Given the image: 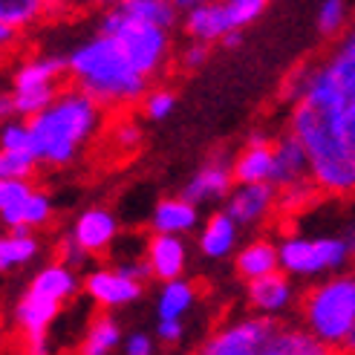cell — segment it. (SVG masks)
<instances>
[{
  "label": "cell",
  "mask_w": 355,
  "mask_h": 355,
  "mask_svg": "<svg viewBox=\"0 0 355 355\" xmlns=\"http://www.w3.org/2000/svg\"><path fill=\"white\" fill-rule=\"evenodd\" d=\"M41 252L38 237L32 234V228H9V234L0 240V269L15 272L29 266Z\"/></svg>",
  "instance_id": "obj_26"
},
{
  "label": "cell",
  "mask_w": 355,
  "mask_h": 355,
  "mask_svg": "<svg viewBox=\"0 0 355 355\" xmlns=\"http://www.w3.org/2000/svg\"><path fill=\"white\" fill-rule=\"evenodd\" d=\"M116 6H121L130 17H136V21H148V24L165 26V29L180 26V21H182V12L173 0H121Z\"/></svg>",
  "instance_id": "obj_30"
},
{
  "label": "cell",
  "mask_w": 355,
  "mask_h": 355,
  "mask_svg": "<svg viewBox=\"0 0 355 355\" xmlns=\"http://www.w3.org/2000/svg\"><path fill=\"white\" fill-rule=\"evenodd\" d=\"M176 6H180V12H191V9H197V6H205V3H214V0H173Z\"/></svg>",
  "instance_id": "obj_45"
},
{
  "label": "cell",
  "mask_w": 355,
  "mask_h": 355,
  "mask_svg": "<svg viewBox=\"0 0 355 355\" xmlns=\"http://www.w3.org/2000/svg\"><path fill=\"white\" fill-rule=\"evenodd\" d=\"M90 3H96V6H116V3H121V0H90Z\"/></svg>",
  "instance_id": "obj_46"
},
{
  "label": "cell",
  "mask_w": 355,
  "mask_h": 355,
  "mask_svg": "<svg viewBox=\"0 0 355 355\" xmlns=\"http://www.w3.org/2000/svg\"><path fill=\"white\" fill-rule=\"evenodd\" d=\"M67 78L84 93H90L110 113L136 107L153 84L133 67L128 52L107 32H96L93 38L69 49Z\"/></svg>",
  "instance_id": "obj_3"
},
{
  "label": "cell",
  "mask_w": 355,
  "mask_h": 355,
  "mask_svg": "<svg viewBox=\"0 0 355 355\" xmlns=\"http://www.w3.org/2000/svg\"><path fill=\"white\" fill-rule=\"evenodd\" d=\"M245 300H248V309L252 312L280 321L283 315L297 309L300 297L295 289V277L286 269H277L263 277L245 280Z\"/></svg>",
  "instance_id": "obj_10"
},
{
  "label": "cell",
  "mask_w": 355,
  "mask_h": 355,
  "mask_svg": "<svg viewBox=\"0 0 355 355\" xmlns=\"http://www.w3.org/2000/svg\"><path fill=\"white\" fill-rule=\"evenodd\" d=\"M347 26V0H324L318 9V32L324 38H335Z\"/></svg>",
  "instance_id": "obj_36"
},
{
  "label": "cell",
  "mask_w": 355,
  "mask_h": 355,
  "mask_svg": "<svg viewBox=\"0 0 355 355\" xmlns=\"http://www.w3.org/2000/svg\"><path fill=\"white\" fill-rule=\"evenodd\" d=\"M243 44V29H234V32H228L225 38L220 41V46H225V49H234V46H240Z\"/></svg>",
  "instance_id": "obj_44"
},
{
  "label": "cell",
  "mask_w": 355,
  "mask_h": 355,
  "mask_svg": "<svg viewBox=\"0 0 355 355\" xmlns=\"http://www.w3.org/2000/svg\"><path fill=\"white\" fill-rule=\"evenodd\" d=\"M52 17V0H0V26L26 35Z\"/></svg>",
  "instance_id": "obj_25"
},
{
  "label": "cell",
  "mask_w": 355,
  "mask_h": 355,
  "mask_svg": "<svg viewBox=\"0 0 355 355\" xmlns=\"http://www.w3.org/2000/svg\"><path fill=\"white\" fill-rule=\"evenodd\" d=\"M318 200H324V191L318 188V182L312 176L297 180L292 185H283V188H277V217L286 220L295 214H304V211H309Z\"/></svg>",
  "instance_id": "obj_29"
},
{
  "label": "cell",
  "mask_w": 355,
  "mask_h": 355,
  "mask_svg": "<svg viewBox=\"0 0 355 355\" xmlns=\"http://www.w3.org/2000/svg\"><path fill=\"white\" fill-rule=\"evenodd\" d=\"M145 260L153 280H173L182 277L185 266H188V248L180 234H165V232H153L145 240Z\"/></svg>",
  "instance_id": "obj_14"
},
{
  "label": "cell",
  "mask_w": 355,
  "mask_h": 355,
  "mask_svg": "<svg viewBox=\"0 0 355 355\" xmlns=\"http://www.w3.org/2000/svg\"><path fill=\"white\" fill-rule=\"evenodd\" d=\"M318 58H312V61H300L297 67H292L289 73H286V78H283V87H280V96L286 98L289 104L292 101H297V98H304L306 93H309V87H312V81H315V73H318Z\"/></svg>",
  "instance_id": "obj_33"
},
{
  "label": "cell",
  "mask_w": 355,
  "mask_h": 355,
  "mask_svg": "<svg viewBox=\"0 0 355 355\" xmlns=\"http://www.w3.org/2000/svg\"><path fill=\"white\" fill-rule=\"evenodd\" d=\"M200 225V205L182 197H165L153 205L150 214V228L153 232H165V234H191Z\"/></svg>",
  "instance_id": "obj_19"
},
{
  "label": "cell",
  "mask_w": 355,
  "mask_h": 355,
  "mask_svg": "<svg viewBox=\"0 0 355 355\" xmlns=\"http://www.w3.org/2000/svg\"><path fill=\"white\" fill-rule=\"evenodd\" d=\"M139 107H141V113H145V119L162 121L176 107V93L171 90V87H150V90L145 93V98L139 101Z\"/></svg>",
  "instance_id": "obj_34"
},
{
  "label": "cell",
  "mask_w": 355,
  "mask_h": 355,
  "mask_svg": "<svg viewBox=\"0 0 355 355\" xmlns=\"http://www.w3.org/2000/svg\"><path fill=\"white\" fill-rule=\"evenodd\" d=\"M55 257L58 260H64V263H69L73 269H84L87 263H90V252H87L84 245H78V240L73 237V234H64L61 240H58V245H55Z\"/></svg>",
  "instance_id": "obj_39"
},
{
  "label": "cell",
  "mask_w": 355,
  "mask_h": 355,
  "mask_svg": "<svg viewBox=\"0 0 355 355\" xmlns=\"http://www.w3.org/2000/svg\"><path fill=\"white\" fill-rule=\"evenodd\" d=\"M104 141H107V148L116 150V156L128 159L130 153H136L141 148V128L133 121V116H128L124 110H119L110 121H107V136H104Z\"/></svg>",
  "instance_id": "obj_31"
},
{
  "label": "cell",
  "mask_w": 355,
  "mask_h": 355,
  "mask_svg": "<svg viewBox=\"0 0 355 355\" xmlns=\"http://www.w3.org/2000/svg\"><path fill=\"white\" fill-rule=\"evenodd\" d=\"M124 341H121L119 321H116L113 315H107V309H101L93 318V321H90V327H87L78 352H84V355H107V352H113Z\"/></svg>",
  "instance_id": "obj_27"
},
{
  "label": "cell",
  "mask_w": 355,
  "mask_h": 355,
  "mask_svg": "<svg viewBox=\"0 0 355 355\" xmlns=\"http://www.w3.org/2000/svg\"><path fill=\"white\" fill-rule=\"evenodd\" d=\"M234 182H272L275 176V139L252 133L243 150L232 159Z\"/></svg>",
  "instance_id": "obj_15"
},
{
  "label": "cell",
  "mask_w": 355,
  "mask_h": 355,
  "mask_svg": "<svg viewBox=\"0 0 355 355\" xmlns=\"http://www.w3.org/2000/svg\"><path fill=\"white\" fill-rule=\"evenodd\" d=\"M107 107L76 84H64L55 101L26 119L41 168H69L107 128Z\"/></svg>",
  "instance_id": "obj_2"
},
{
  "label": "cell",
  "mask_w": 355,
  "mask_h": 355,
  "mask_svg": "<svg viewBox=\"0 0 355 355\" xmlns=\"http://www.w3.org/2000/svg\"><path fill=\"white\" fill-rule=\"evenodd\" d=\"M275 327H277L275 318H266L257 312L245 318H234V321H228L211 332L202 341L200 352L202 355H266Z\"/></svg>",
  "instance_id": "obj_9"
},
{
  "label": "cell",
  "mask_w": 355,
  "mask_h": 355,
  "mask_svg": "<svg viewBox=\"0 0 355 355\" xmlns=\"http://www.w3.org/2000/svg\"><path fill=\"white\" fill-rule=\"evenodd\" d=\"M243 228H257L277 217V185L275 182H237L223 205Z\"/></svg>",
  "instance_id": "obj_11"
},
{
  "label": "cell",
  "mask_w": 355,
  "mask_h": 355,
  "mask_svg": "<svg viewBox=\"0 0 355 355\" xmlns=\"http://www.w3.org/2000/svg\"><path fill=\"white\" fill-rule=\"evenodd\" d=\"M180 26L185 32V38L205 41V44H220L228 32H234L232 26H228L223 0H214V3H205V6H197V9L185 12Z\"/></svg>",
  "instance_id": "obj_21"
},
{
  "label": "cell",
  "mask_w": 355,
  "mask_h": 355,
  "mask_svg": "<svg viewBox=\"0 0 355 355\" xmlns=\"http://www.w3.org/2000/svg\"><path fill=\"white\" fill-rule=\"evenodd\" d=\"M332 349L315 338V335L304 327V324H280L275 327L269 347H266V355H329Z\"/></svg>",
  "instance_id": "obj_23"
},
{
  "label": "cell",
  "mask_w": 355,
  "mask_h": 355,
  "mask_svg": "<svg viewBox=\"0 0 355 355\" xmlns=\"http://www.w3.org/2000/svg\"><path fill=\"white\" fill-rule=\"evenodd\" d=\"M69 234H73L78 240V245H84L93 257H98V254H107L110 245L119 240V223L107 208L93 205L76 217Z\"/></svg>",
  "instance_id": "obj_16"
},
{
  "label": "cell",
  "mask_w": 355,
  "mask_h": 355,
  "mask_svg": "<svg viewBox=\"0 0 355 355\" xmlns=\"http://www.w3.org/2000/svg\"><path fill=\"white\" fill-rule=\"evenodd\" d=\"M84 3H87V0H52V15H58V12H76Z\"/></svg>",
  "instance_id": "obj_43"
},
{
  "label": "cell",
  "mask_w": 355,
  "mask_h": 355,
  "mask_svg": "<svg viewBox=\"0 0 355 355\" xmlns=\"http://www.w3.org/2000/svg\"><path fill=\"white\" fill-rule=\"evenodd\" d=\"M197 306V286L182 277H173V280H165L162 289H159V297H156V315L159 318H182Z\"/></svg>",
  "instance_id": "obj_28"
},
{
  "label": "cell",
  "mask_w": 355,
  "mask_h": 355,
  "mask_svg": "<svg viewBox=\"0 0 355 355\" xmlns=\"http://www.w3.org/2000/svg\"><path fill=\"white\" fill-rule=\"evenodd\" d=\"M78 286H84V277L78 280L76 269L64 260H55L32 277V283L17 297L12 309L15 341L21 352L44 355L49 352V327L64 309L69 297H76Z\"/></svg>",
  "instance_id": "obj_4"
},
{
  "label": "cell",
  "mask_w": 355,
  "mask_h": 355,
  "mask_svg": "<svg viewBox=\"0 0 355 355\" xmlns=\"http://www.w3.org/2000/svg\"><path fill=\"white\" fill-rule=\"evenodd\" d=\"M352 260L355 252L344 234H329V237L286 234L280 240V269H286L292 277H327L335 272H344Z\"/></svg>",
  "instance_id": "obj_8"
},
{
  "label": "cell",
  "mask_w": 355,
  "mask_h": 355,
  "mask_svg": "<svg viewBox=\"0 0 355 355\" xmlns=\"http://www.w3.org/2000/svg\"><path fill=\"white\" fill-rule=\"evenodd\" d=\"M269 0H223V9L228 17V26L232 29H245L252 26L257 17L263 15Z\"/></svg>",
  "instance_id": "obj_35"
},
{
  "label": "cell",
  "mask_w": 355,
  "mask_h": 355,
  "mask_svg": "<svg viewBox=\"0 0 355 355\" xmlns=\"http://www.w3.org/2000/svg\"><path fill=\"white\" fill-rule=\"evenodd\" d=\"M234 171H232V159L214 153L208 162L191 176V182L185 185V197L193 200L200 208L202 205H217L225 202V197L234 188Z\"/></svg>",
  "instance_id": "obj_13"
},
{
  "label": "cell",
  "mask_w": 355,
  "mask_h": 355,
  "mask_svg": "<svg viewBox=\"0 0 355 355\" xmlns=\"http://www.w3.org/2000/svg\"><path fill=\"white\" fill-rule=\"evenodd\" d=\"M277 269H280V243L269 237H257L245 243L234 257V272L240 275V280H254Z\"/></svg>",
  "instance_id": "obj_22"
},
{
  "label": "cell",
  "mask_w": 355,
  "mask_h": 355,
  "mask_svg": "<svg viewBox=\"0 0 355 355\" xmlns=\"http://www.w3.org/2000/svg\"><path fill=\"white\" fill-rule=\"evenodd\" d=\"M306 176H312L309 153L304 148V141H300L292 130H286L283 136L275 139V176H272V182L277 188H283V185H292L297 180H306Z\"/></svg>",
  "instance_id": "obj_18"
},
{
  "label": "cell",
  "mask_w": 355,
  "mask_h": 355,
  "mask_svg": "<svg viewBox=\"0 0 355 355\" xmlns=\"http://www.w3.org/2000/svg\"><path fill=\"white\" fill-rule=\"evenodd\" d=\"M240 223L228 214V211H214L200 228V252L208 257V260H223L234 252L237 245V234H240Z\"/></svg>",
  "instance_id": "obj_20"
},
{
  "label": "cell",
  "mask_w": 355,
  "mask_h": 355,
  "mask_svg": "<svg viewBox=\"0 0 355 355\" xmlns=\"http://www.w3.org/2000/svg\"><path fill=\"white\" fill-rule=\"evenodd\" d=\"M156 335L148 332H130L124 338V355H153L156 352Z\"/></svg>",
  "instance_id": "obj_41"
},
{
  "label": "cell",
  "mask_w": 355,
  "mask_h": 355,
  "mask_svg": "<svg viewBox=\"0 0 355 355\" xmlns=\"http://www.w3.org/2000/svg\"><path fill=\"white\" fill-rule=\"evenodd\" d=\"M327 69L335 87V107H338V119H341V130L347 136V141L355 148V61L332 52L327 58Z\"/></svg>",
  "instance_id": "obj_17"
},
{
  "label": "cell",
  "mask_w": 355,
  "mask_h": 355,
  "mask_svg": "<svg viewBox=\"0 0 355 355\" xmlns=\"http://www.w3.org/2000/svg\"><path fill=\"white\" fill-rule=\"evenodd\" d=\"M67 58L29 52L12 67L9 93L0 98L3 119H32L49 107L67 84Z\"/></svg>",
  "instance_id": "obj_6"
},
{
  "label": "cell",
  "mask_w": 355,
  "mask_h": 355,
  "mask_svg": "<svg viewBox=\"0 0 355 355\" xmlns=\"http://www.w3.org/2000/svg\"><path fill=\"white\" fill-rule=\"evenodd\" d=\"M32 193H35L32 180L0 176V220L6 223V228H24V217H26Z\"/></svg>",
  "instance_id": "obj_24"
},
{
  "label": "cell",
  "mask_w": 355,
  "mask_h": 355,
  "mask_svg": "<svg viewBox=\"0 0 355 355\" xmlns=\"http://www.w3.org/2000/svg\"><path fill=\"white\" fill-rule=\"evenodd\" d=\"M84 292L98 309H119L141 297V280L121 272L119 266H96L84 275Z\"/></svg>",
  "instance_id": "obj_12"
},
{
  "label": "cell",
  "mask_w": 355,
  "mask_h": 355,
  "mask_svg": "<svg viewBox=\"0 0 355 355\" xmlns=\"http://www.w3.org/2000/svg\"><path fill=\"white\" fill-rule=\"evenodd\" d=\"M41 162L35 148H0V176L15 180H35Z\"/></svg>",
  "instance_id": "obj_32"
},
{
  "label": "cell",
  "mask_w": 355,
  "mask_h": 355,
  "mask_svg": "<svg viewBox=\"0 0 355 355\" xmlns=\"http://www.w3.org/2000/svg\"><path fill=\"white\" fill-rule=\"evenodd\" d=\"M289 130L304 141L312 165V180L324 191V197L355 200V148L341 130L327 58L318 64L309 93L292 101Z\"/></svg>",
  "instance_id": "obj_1"
},
{
  "label": "cell",
  "mask_w": 355,
  "mask_h": 355,
  "mask_svg": "<svg viewBox=\"0 0 355 355\" xmlns=\"http://www.w3.org/2000/svg\"><path fill=\"white\" fill-rule=\"evenodd\" d=\"M297 318L332 352L344 349L355 329V269L312 283L297 300Z\"/></svg>",
  "instance_id": "obj_5"
},
{
  "label": "cell",
  "mask_w": 355,
  "mask_h": 355,
  "mask_svg": "<svg viewBox=\"0 0 355 355\" xmlns=\"http://www.w3.org/2000/svg\"><path fill=\"white\" fill-rule=\"evenodd\" d=\"M344 349L355 355V329H352V335H349V341H347V347H344Z\"/></svg>",
  "instance_id": "obj_47"
},
{
  "label": "cell",
  "mask_w": 355,
  "mask_h": 355,
  "mask_svg": "<svg viewBox=\"0 0 355 355\" xmlns=\"http://www.w3.org/2000/svg\"><path fill=\"white\" fill-rule=\"evenodd\" d=\"M98 32H107L121 44V49L128 52V58L141 76H148L150 81L162 78L165 69L173 64L176 49L173 38L165 26H156L148 21H136L124 12L121 6H104L98 17Z\"/></svg>",
  "instance_id": "obj_7"
},
{
  "label": "cell",
  "mask_w": 355,
  "mask_h": 355,
  "mask_svg": "<svg viewBox=\"0 0 355 355\" xmlns=\"http://www.w3.org/2000/svg\"><path fill=\"white\" fill-rule=\"evenodd\" d=\"M52 200H49V193L41 191V188H35L32 193V200H29V208H26V217H24V228H32V232H38V228H46L52 223Z\"/></svg>",
  "instance_id": "obj_38"
},
{
  "label": "cell",
  "mask_w": 355,
  "mask_h": 355,
  "mask_svg": "<svg viewBox=\"0 0 355 355\" xmlns=\"http://www.w3.org/2000/svg\"><path fill=\"white\" fill-rule=\"evenodd\" d=\"M153 335L162 347H180L182 338H185V324L180 321V318H159Z\"/></svg>",
  "instance_id": "obj_40"
},
{
  "label": "cell",
  "mask_w": 355,
  "mask_h": 355,
  "mask_svg": "<svg viewBox=\"0 0 355 355\" xmlns=\"http://www.w3.org/2000/svg\"><path fill=\"white\" fill-rule=\"evenodd\" d=\"M211 46H214V44H205V41H193V38H188V44H185L182 49H176L173 64L180 67L182 73H197L200 67L208 64V58H211Z\"/></svg>",
  "instance_id": "obj_37"
},
{
  "label": "cell",
  "mask_w": 355,
  "mask_h": 355,
  "mask_svg": "<svg viewBox=\"0 0 355 355\" xmlns=\"http://www.w3.org/2000/svg\"><path fill=\"white\" fill-rule=\"evenodd\" d=\"M335 52H338V55H344V58H349V61H355V24L344 32V38L338 41Z\"/></svg>",
  "instance_id": "obj_42"
}]
</instances>
